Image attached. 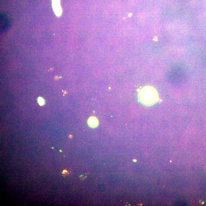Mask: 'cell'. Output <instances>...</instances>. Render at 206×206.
<instances>
[{"mask_svg":"<svg viewBox=\"0 0 206 206\" xmlns=\"http://www.w3.org/2000/svg\"><path fill=\"white\" fill-rule=\"evenodd\" d=\"M139 99L143 105L151 106L159 101V94L153 87L146 86L143 87L139 91Z\"/></svg>","mask_w":206,"mask_h":206,"instance_id":"obj_1","label":"cell"},{"mask_svg":"<svg viewBox=\"0 0 206 206\" xmlns=\"http://www.w3.org/2000/svg\"><path fill=\"white\" fill-rule=\"evenodd\" d=\"M52 5L55 14L57 17H60L62 14L60 0H52Z\"/></svg>","mask_w":206,"mask_h":206,"instance_id":"obj_2","label":"cell"},{"mask_svg":"<svg viewBox=\"0 0 206 206\" xmlns=\"http://www.w3.org/2000/svg\"><path fill=\"white\" fill-rule=\"evenodd\" d=\"M88 124L92 128H95L98 125V121L96 117H90L88 121Z\"/></svg>","mask_w":206,"mask_h":206,"instance_id":"obj_3","label":"cell"},{"mask_svg":"<svg viewBox=\"0 0 206 206\" xmlns=\"http://www.w3.org/2000/svg\"><path fill=\"white\" fill-rule=\"evenodd\" d=\"M38 102L40 106H42L44 105L45 101L43 99V98H41V97H40L38 98Z\"/></svg>","mask_w":206,"mask_h":206,"instance_id":"obj_4","label":"cell"}]
</instances>
